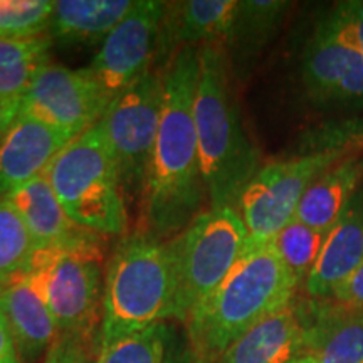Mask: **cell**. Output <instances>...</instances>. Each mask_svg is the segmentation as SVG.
I'll list each match as a JSON object with an SVG mask.
<instances>
[{"mask_svg": "<svg viewBox=\"0 0 363 363\" xmlns=\"http://www.w3.org/2000/svg\"><path fill=\"white\" fill-rule=\"evenodd\" d=\"M199 59L201 48H180L162 69L160 128L143 192L150 234L158 239L184 233L207 195L194 118Z\"/></svg>", "mask_w": 363, "mask_h": 363, "instance_id": "obj_1", "label": "cell"}, {"mask_svg": "<svg viewBox=\"0 0 363 363\" xmlns=\"http://www.w3.org/2000/svg\"><path fill=\"white\" fill-rule=\"evenodd\" d=\"M298 288L271 244L246 246L225 279L185 321L195 360L216 363L235 340L289 305Z\"/></svg>", "mask_w": 363, "mask_h": 363, "instance_id": "obj_2", "label": "cell"}, {"mask_svg": "<svg viewBox=\"0 0 363 363\" xmlns=\"http://www.w3.org/2000/svg\"><path fill=\"white\" fill-rule=\"evenodd\" d=\"M199 160L211 208L234 207L256 175L259 152L240 120L222 48L203 45L194 103Z\"/></svg>", "mask_w": 363, "mask_h": 363, "instance_id": "obj_3", "label": "cell"}, {"mask_svg": "<svg viewBox=\"0 0 363 363\" xmlns=\"http://www.w3.org/2000/svg\"><path fill=\"white\" fill-rule=\"evenodd\" d=\"M175 294L169 240L150 233L125 238L108 262L99 343L174 318Z\"/></svg>", "mask_w": 363, "mask_h": 363, "instance_id": "obj_4", "label": "cell"}, {"mask_svg": "<svg viewBox=\"0 0 363 363\" xmlns=\"http://www.w3.org/2000/svg\"><path fill=\"white\" fill-rule=\"evenodd\" d=\"M44 175L76 225L99 235L125 233V192L98 123L71 140Z\"/></svg>", "mask_w": 363, "mask_h": 363, "instance_id": "obj_5", "label": "cell"}, {"mask_svg": "<svg viewBox=\"0 0 363 363\" xmlns=\"http://www.w3.org/2000/svg\"><path fill=\"white\" fill-rule=\"evenodd\" d=\"M99 234L38 247L24 278L51 310L61 333H94L103 316Z\"/></svg>", "mask_w": 363, "mask_h": 363, "instance_id": "obj_6", "label": "cell"}, {"mask_svg": "<svg viewBox=\"0 0 363 363\" xmlns=\"http://www.w3.org/2000/svg\"><path fill=\"white\" fill-rule=\"evenodd\" d=\"M247 246V229L234 207L201 212L187 229L169 240L175 267L174 320L190 313L217 289Z\"/></svg>", "mask_w": 363, "mask_h": 363, "instance_id": "obj_7", "label": "cell"}, {"mask_svg": "<svg viewBox=\"0 0 363 363\" xmlns=\"http://www.w3.org/2000/svg\"><path fill=\"white\" fill-rule=\"evenodd\" d=\"M162 101V71L152 69L116 94L98 121L115 158L123 192H145L160 128Z\"/></svg>", "mask_w": 363, "mask_h": 363, "instance_id": "obj_8", "label": "cell"}, {"mask_svg": "<svg viewBox=\"0 0 363 363\" xmlns=\"http://www.w3.org/2000/svg\"><path fill=\"white\" fill-rule=\"evenodd\" d=\"M340 158L337 153H301L261 167L235 203L247 229V246L269 244L296 217L311 182Z\"/></svg>", "mask_w": 363, "mask_h": 363, "instance_id": "obj_9", "label": "cell"}, {"mask_svg": "<svg viewBox=\"0 0 363 363\" xmlns=\"http://www.w3.org/2000/svg\"><path fill=\"white\" fill-rule=\"evenodd\" d=\"M299 79L313 106L363 115V57L328 13L303 48Z\"/></svg>", "mask_w": 363, "mask_h": 363, "instance_id": "obj_10", "label": "cell"}, {"mask_svg": "<svg viewBox=\"0 0 363 363\" xmlns=\"http://www.w3.org/2000/svg\"><path fill=\"white\" fill-rule=\"evenodd\" d=\"M110 103L86 69L45 62L22 96L21 111L76 138L101 120Z\"/></svg>", "mask_w": 363, "mask_h": 363, "instance_id": "obj_11", "label": "cell"}, {"mask_svg": "<svg viewBox=\"0 0 363 363\" xmlns=\"http://www.w3.org/2000/svg\"><path fill=\"white\" fill-rule=\"evenodd\" d=\"M165 7L167 2L136 0L131 12L108 34L86 67L111 101L152 71V65L160 57Z\"/></svg>", "mask_w": 363, "mask_h": 363, "instance_id": "obj_12", "label": "cell"}, {"mask_svg": "<svg viewBox=\"0 0 363 363\" xmlns=\"http://www.w3.org/2000/svg\"><path fill=\"white\" fill-rule=\"evenodd\" d=\"M311 321L313 301L293 299L235 340L216 363H291L308 355Z\"/></svg>", "mask_w": 363, "mask_h": 363, "instance_id": "obj_13", "label": "cell"}, {"mask_svg": "<svg viewBox=\"0 0 363 363\" xmlns=\"http://www.w3.org/2000/svg\"><path fill=\"white\" fill-rule=\"evenodd\" d=\"M71 140L74 138L21 111L0 140V197L44 175Z\"/></svg>", "mask_w": 363, "mask_h": 363, "instance_id": "obj_14", "label": "cell"}, {"mask_svg": "<svg viewBox=\"0 0 363 363\" xmlns=\"http://www.w3.org/2000/svg\"><path fill=\"white\" fill-rule=\"evenodd\" d=\"M239 0H185L167 2L162 27L160 57L180 48L227 45ZM158 57V59H160Z\"/></svg>", "mask_w": 363, "mask_h": 363, "instance_id": "obj_15", "label": "cell"}, {"mask_svg": "<svg viewBox=\"0 0 363 363\" xmlns=\"http://www.w3.org/2000/svg\"><path fill=\"white\" fill-rule=\"evenodd\" d=\"M363 259V194L358 192L348 211L330 229L326 240L306 278L308 296L316 301L330 299Z\"/></svg>", "mask_w": 363, "mask_h": 363, "instance_id": "obj_16", "label": "cell"}, {"mask_svg": "<svg viewBox=\"0 0 363 363\" xmlns=\"http://www.w3.org/2000/svg\"><path fill=\"white\" fill-rule=\"evenodd\" d=\"M0 305L22 360L34 363L51 350L61 331L51 310L24 276L12 279L0 289Z\"/></svg>", "mask_w": 363, "mask_h": 363, "instance_id": "obj_17", "label": "cell"}, {"mask_svg": "<svg viewBox=\"0 0 363 363\" xmlns=\"http://www.w3.org/2000/svg\"><path fill=\"white\" fill-rule=\"evenodd\" d=\"M363 182V155L340 158L311 182L299 202L296 217L316 230L330 229L348 211Z\"/></svg>", "mask_w": 363, "mask_h": 363, "instance_id": "obj_18", "label": "cell"}, {"mask_svg": "<svg viewBox=\"0 0 363 363\" xmlns=\"http://www.w3.org/2000/svg\"><path fill=\"white\" fill-rule=\"evenodd\" d=\"M308 355L318 363H363V311L313 299Z\"/></svg>", "mask_w": 363, "mask_h": 363, "instance_id": "obj_19", "label": "cell"}, {"mask_svg": "<svg viewBox=\"0 0 363 363\" xmlns=\"http://www.w3.org/2000/svg\"><path fill=\"white\" fill-rule=\"evenodd\" d=\"M4 199L19 212L38 247L69 242L91 233L76 225L67 217L45 175H39L19 185Z\"/></svg>", "mask_w": 363, "mask_h": 363, "instance_id": "obj_20", "label": "cell"}, {"mask_svg": "<svg viewBox=\"0 0 363 363\" xmlns=\"http://www.w3.org/2000/svg\"><path fill=\"white\" fill-rule=\"evenodd\" d=\"M135 4V0H57L49 35L62 44L103 43Z\"/></svg>", "mask_w": 363, "mask_h": 363, "instance_id": "obj_21", "label": "cell"}, {"mask_svg": "<svg viewBox=\"0 0 363 363\" xmlns=\"http://www.w3.org/2000/svg\"><path fill=\"white\" fill-rule=\"evenodd\" d=\"M98 363H197L185 337L162 321L148 328L99 343Z\"/></svg>", "mask_w": 363, "mask_h": 363, "instance_id": "obj_22", "label": "cell"}, {"mask_svg": "<svg viewBox=\"0 0 363 363\" xmlns=\"http://www.w3.org/2000/svg\"><path fill=\"white\" fill-rule=\"evenodd\" d=\"M289 6L283 0H240L227 43L239 61H249L269 43Z\"/></svg>", "mask_w": 363, "mask_h": 363, "instance_id": "obj_23", "label": "cell"}, {"mask_svg": "<svg viewBox=\"0 0 363 363\" xmlns=\"http://www.w3.org/2000/svg\"><path fill=\"white\" fill-rule=\"evenodd\" d=\"M51 35L0 39V96L22 99L38 71L48 62Z\"/></svg>", "mask_w": 363, "mask_h": 363, "instance_id": "obj_24", "label": "cell"}, {"mask_svg": "<svg viewBox=\"0 0 363 363\" xmlns=\"http://www.w3.org/2000/svg\"><path fill=\"white\" fill-rule=\"evenodd\" d=\"M38 244L12 203L0 197V289L26 274Z\"/></svg>", "mask_w": 363, "mask_h": 363, "instance_id": "obj_25", "label": "cell"}, {"mask_svg": "<svg viewBox=\"0 0 363 363\" xmlns=\"http://www.w3.org/2000/svg\"><path fill=\"white\" fill-rule=\"evenodd\" d=\"M326 235L328 233L325 230H316L293 219L284 229L276 234V238L269 244L279 256V259L283 261V264L291 272L293 278L296 279V283L301 286L306 283L313 266L316 264Z\"/></svg>", "mask_w": 363, "mask_h": 363, "instance_id": "obj_26", "label": "cell"}, {"mask_svg": "<svg viewBox=\"0 0 363 363\" xmlns=\"http://www.w3.org/2000/svg\"><path fill=\"white\" fill-rule=\"evenodd\" d=\"M303 153L363 155V115L328 120L308 130L301 138Z\"/></svg>", "mask_w": 363, "mask_h": 363, "instance_id": "obj_27", "label": "cell"}, {"mask_svg": "<svg viewBox=\"0 0 363 363\" xmlns=\"http://www.w3.org/2000/svg\"><path fill=\"white\" fill-rule=\"evenodd\" d=\"M54 6L52 0H0V39L49 34Z\"/></svg>", "mask_w": 363, "mask_h": 363, "instance_id": "obj_28", "label": "cell"}, {"mask_svg": "<svg viewBox=\"0 0 363 363\" xmlns=\"http://www.w3.org/2000/svg\"><path fill=\"white\" fill-rule=\"evenodd\" d=\"M56 363H98L94 333H61L51 350Z\"/></svg>", "mask_w": 363, "mask_h": 363, "instance_id": "obj_29", "label": "cell"}, {"mask_svg": "<svg viewBox=\"0 0 363 363\" xmlns=\"http://www.w3.org/2000/svg\"><path fill=\"white\" fill-rule=\"evenodd\" d=\"M328 16L355 44L363 57V0H348L337 4Z\"/></svg>", "mask_w": 363, "mask_h": 363, "instance_id": "obj_30", "label": "cell"}, {"mask_svg": "<svg viewBox=\"0 0 363 363\" xmlns=\"http://www.w3.org/2000/svg\"><path fill=\"white\" fill-rule=\"evenodd\" d=\"M330 299L350 310L363 311V259L357 269L342 284L337 286Z\"/></svg>", "mask_w": 363, "mask_h": 363, "instance_id": "obj_31", "label": "cell"}, {"mask_svg": "<svg viewBox=\"0 0 363 363\" xmlns=\"http://www.w3.org/2000/svg\"><path fill=\"white\" fill-rule=\"evenodd\" d=\"M0 363H19V353L13 343L4 308L0 305Z\"/></svg>", "mask_w": 363, "mask_h": 363, "instance_id": "obj_32", "label": "cell"}, {"mask_svg": "<svg viewBox=\"0 0 363 363\" xmlns=\"http://www.w3.org/2000/svg\"><path fill=\"white\" fill-rule=\"evenodd\" d=\"M21 113V99H11L0 96V140L11 128V125L16 121V118Z\"/></svg>", "mask_w": 363, "mask_h": 363, "instance_id": "obj_33", "label": "cell"}, {"mask_svg": "<svg viewBox=\"0 0 363 363\" xmlns=\"http://www.w3.org/2000/svg\"><path fill=\"white\" fill-rule=\"evenodd\" d=\"M291 363H318V362L313 357H310V355H303V357L296 358V360L291 362Z\"/></svg>", "mask_w": 363, "mask_h": 363, "instance_id": "obj_34", "label": "cell"}, {"mask_svg": "<svg viewBox=\"0 0 363 363\" xmlns=\"http://www.w3.org/2000/svg\"><path fill=\"white\" fill-rule=\"evenodd\" d=\"M44 363H56V360H54V357H52L51 352H48V355H45Z\"/></svg>", "mask_w": 363, "mask_h": 363, "instance_id": "obj_35", "label": "cell"}]
</instances>
